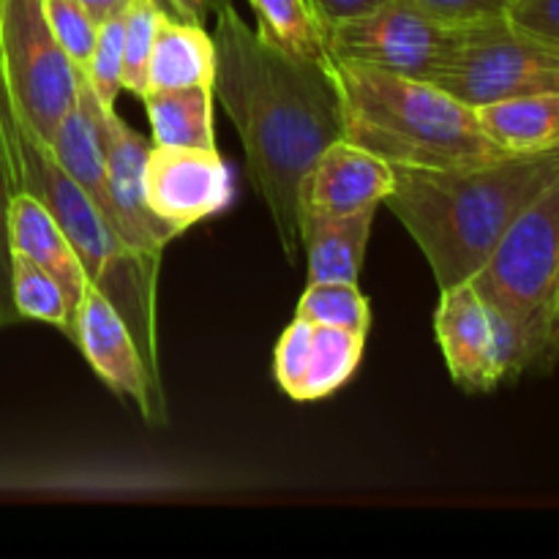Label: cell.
<instances>
[{
	"label": "cell",
	"instance_id": "1",
	"mask_svg": "<svg viewBox=\"0 0 559 559\" xmlns=\"http://www.w3.org/2000/svg\"><path fill=\"white\" fill-rule=\"evenodd\" d=\"M213 96L238 129L246 169L276 227L284 257L300 251V186L328 145L344 140L331 60H298L265 44L224 3L216 14Z\"/></svg>",
	"mask_w": 559,
	"mask_h": 559
},
{
	"label": "cell",
	"instance_id": "2",
	"mask_svg": "<svg viewBox=\"0 0 559 559\" xmlns=\"http://www.w3.org/2000/svg\"><path fill=\"white\" fill-rule=\"evenodd\" d=\"M557 173L559 151L456 169H396L385 205L445 289L484 267L506 229Z\"/></svg>",
	"mask_w": 559,
	"mask_h": 559
},
{
	"label": "cell",
	"instance_id": "3",
	"mask_svg": "<svg viewBox=\"0 0 559 559\" xmlns=\"http://www.w3.org/2000/svg\"><path fill=\"white\" fill-rule=\"evenodd\" d=\"M342 93L344 140L393 169H456L489 164L502 151L478 112L424 80L331 60Z\"/></svg>",
	"mask_w": 559,
	"mask_h": 559
},
{
	"label": "cell",
	"instance_id": "4",
	"mask_svg": "<svg viewBox=\"0 0 559 559\" xmlns=\"http://www.w3.org/2000/svg\"><path fill=\"white\" fill-rule=\"evenodd\" d=\"M3 134L16 191L33 194L52 213L69 243L74 246L87 282L102 289L104 298L118 309L129 331L134 333L153 380L162 382L156 336L158 262L145 260L120 243L107 218L60 167L55 153L49 151V142L41 140L22 118L11 93L3 96Z\"/></svg>",
	"mask_w": 559,
	"mask_h": 559
},
{
	"label": "cell",
	"instance_id": "5",
	"mask_svg": "<svg viewBox=\"0 0 559 559\" xmlns=\"http://www.w3.org/2000/svg\"><path fill=\"white\" fill-rule=\"evenodd\" d=\"M480 298L522 333L530 364L559 355V173L506 229L473 278Z\"/></svg>",
	"mask_w": 559,
	"mask_h": 559
},
{
	"label": "cell",
	"instance_id": "6",
	"mask_svg": "<svg viewBox=\"0 0 559 559\" xmlns=\"http://www.w3.org/2000/svg\"><path fill=\"white\" fill-rule=\"evenodd\" d=\"M435 85L467 107L559 91V44L508 14L469 22Z\"/></svg>",
	"mask_w": 559,
	"mask_h": 559
},
{
	"label": "cell",
	"instance_id": "7",
	"mask_svg": "<svg viewBox=\"0 0 559 559\" xmlns=\"http://www.w3.org/2000/svg\"><path fill=\"white\" fill-rule=\"evenodd\" d=\"M467 25L469 22L431 16L402 0H385L366 14L328 25L325 41L331 60L369 66L435 85Z\"/></svg>",
	"mask_w": 559,
	"mask_h": 559
},
{
	"label": "cell",
	"instance_id": "8",
	"mask_svg": "<svg viewBox=\"0 0 559 559\" xmlns=\"http://www.w3.org/2000/svg\"><path fill=\"white\" fill-rule=\"evenodd\" d=\"M0 66L20 115L49 140L74 107L82 71L49 31L44 0H0Z\"/></svg>",
	"mask_w": 559,
	"mask_h": 559
},
{
	"label": "cell",
	"instance_id": "9",
	"mask_svg": "<svg viewBox=\"0 0 559 559\" xmlns=\"http://www.w3.org/2000/svg\"><path fill=\"white\" fill-rule=\"evenodd\" d=\"M435 331L448 374L467 393L495 391L533 369L522 333L480 298L473 282L440 289Z\"/></svg>",
	"mask_w": 559,
	"mask_h": 559
},
{
	"label": "cell",
	"instance_id": "10",
	"mask_svg": "<svg viewBox=\"0 0 559 559\" xmlns=\"http://www.w3.org/2000/svg\"><path fill=\"white\" fill-rule=\"evenodd\" d=\"M142 189L153 216L175 235L218 216L233 202V173L216 147L156 145L147 151Z\"/></svg>",
	"mask_w": 559,
	"mask_h": 559
},
{
	"label": "cell",
	"instance_id": "11",
	"mask_svg": "<svg viewBox=\"0 0 559 559\" xmlns=\"http://www.w3.org/2000/svg\"><path fill=\"white\" fill-rule=\"evenodd\" d=\"M71 342L80 347L91 369L104 380V385L120 399L134 402L147 424L167 420V404L162 396V382L153 380L134 333L123 322L104 293L87 284L74 314Z\"/></svg>",
	"mask_w": 559,
	"mask_h": 559
},
{
	"label": "cell",
	"instance_id": "12",
	"mask_svg": "<svg viewBox=\"0 0 559 559\" xmlns=\"http://www.w3.org/2000/svg\"><path fill=\"white\" fill-rule=\"evenodd\" d=\"M364 349V333L295 317L273 349V377L295 402H320L353 380Z\"/></svg>",
	"mask_w": 559,
	"mask_h": 559
},
{
	"label": "cell",
	"instance_id": "13",
	"mask_svg": "<svg viewBox=\"0 0 559 559\" xmlns=\"http://www.w3.org/2000/svg\"><path fill=\"white\" fill-rule=\"evenodd\" d=\"M102 136L107 151L109 194L115 205V235L120 243L145 260L162 262L164 249L178 235L153 216L142 189V169L151 145L115 109L102 107Z\"/></svg>",
	"mask_w": 559,
	"mask_h": 559
},
{
	"label": "cell",
	"instance_id": "14",
	"mask_svg": "<svg viewBox=\"0 0 559 559\" xmlns=\"http://www.w3.org/2000/svg\"><path fill=\"white\" fill-rule=\"evenodd\" d=\"M396 183V169L374 153L336 140L322 151L300 186V213L349 216L385 205Z\"/></svg>",
	"mask_w": 559,
	"mask_h": 559
},
{
	"label": "cell",
	"instance_id": "15",
	"mask_svg": "<svg viewBox=\"0 0 559 559\" xmlns=\"http://www.w3.org/2000/svg\"><path fill=\"white\" fill-rule=\"evenodd\" d=\"M9 240L11 251H20L27 260L38 262L47 273L58 278L63 287L66 300H69L71 317L76 314L82 293L91 282L85 276L80 257L74 246L69 243L60 224L55 222L52 213L44 207L41 200H36L27 191H16L9 205Z\"/></svg>",
	"mask_w": 559,
	"mask_h": 559
},
{
	"label": "cell",
	"instance_id": "16",
	"mask_svg": "<svg viewBox=\"0 0 559 559\" xmlns=\"http://www.w3.org/2000/svg\"><path fill=\"white\" fill-rule=\"evenodd\" d=\"M377 211L349 216L300 213V246L309 260V284H358Z\"/></svg>",
	"mask_w": 559,
	"mask_h": 559
},
{
	"label": "cell",
	"instance_id": "17",
	"mask_svg": "<svg viewBox=\"0 0 559 559\" xmlns=\"http://www.w3.org/2000/svg\"><path fill=\"white\" fill-rule=\"evenodd\" d=\"M216 80V41L197 22L164 11L147 63V91L207 85ZM145 91V93H147Z\"/></svg>",
	"mask_w": 559,
	"mask_h": 559
},
{
	"label": "cell",
	"instance_id": "18",
	"mask_svg": "<svg viewBox=\"0 0 559 559\" xmlns=\"http://www.w3.org/2000/svg\"><path fill=\"white\" fill-rule=\"evenodd\" d=\"M486 134L511 156L559 151V91L475 107Z\"/></svg>",
	"mask_w": 559,
	"mask_h": 559
},
{
	"label": "cell",
	"instance_id": "19",
	"mask_svg": "<svg viewBox=\"0 0 559 559\" xmlns=\"http://www.w3.org/2000/svg\"><path fill=\"white\" fill-rule=\"evenodd\" d=\"M156 145L216 147L213 129V87L191 85L173 91H147L142 96Z\"/></svg>",
	"mask_w": 559,
	"mask_h": 559
},
{
	"label": "cell",
	"instance_id": "20",
	"mask_svg": "<svg viewBox=\"0 0 559 559\" xmlns=\"http://www.w3.org/2000/svg\"><path fill=\"white\" fill-rule=\"evenodd\" d=\"M257 14V33L278 52L298 60H331L325 27L306 0H249Z\"/></svg>",
	"mask_w": 559,
	"mask_h": 559
},
{
	"label": "cell",
	"instance_id": "21",
	"mask_svg": "<svg viewBox=\"0 0 559 559\" xmlns=\"http://www.w3.org/2000/svg\"><path fill=\"white\" fill-rule=\"evenodd\" d=\"M11 304L20 320L52 325L69 338L74 333V317L58 278L20 251H11Z\"/></svg>",
	"mask_w": 559,
	"mask_h": 559
},
{
	"label": "cell",
	"instance_id": "22",
	"mask_svg": "<svg viewBox=\"0 0 559 559\" xmlns=\"http://www.w3.org/2000/svg\"><path fill=\"white\" fill-rule=\"evenodd\" d=\"M295 317L322 322L331 328H344L369 336L371 306L369 298L358 289V284L344 282H320L309 284L295 306Z\"/></svg>",
	"mask_w": 559,
	"mask_h": 559
},
{
	"label": "cell",
	"instance_id": "23",
	"mask_svg": "<svg viewBox=\"0 0 559 559\" xmlns=\"http://www.w3.org/2000/svg\"><path fill=\"white\" fill-rule=\"evenodd\" d=\"M164 11L158 0H131L123 11V91L140 98L147 91V63Z\"/></svg>",
	"mask_w": 559,
	"mask_h": 559
},
{
	"label": "cell",
	"instance_id": "24",
	"mask_svg": "<svg viewBox=\"0 0 559 559\" xmlns=\"http://www.w3.org/2000/svg\"><path fill=\"white\" fill-rule=\"evenodd\" d=\"M87 82L104 109H115L123 91V14L98 25L96 47L85 69Z\"/></svg>",
	"mask_w": 559,
	"mask_h": 559
},
{
	"label": "cell",
	"instance_id": "25",
	"mask_svg": "<svg viewBox=\"0 0 559 559\" xmlns=\"http://www.w3.org/2000/svg\"><path fill=\"white\" fill-rule=\"evenodd\" d=\"M44 14H47L49 31L58 38L71 63L85 71L98 36V22L93 20L91 11L76 0H44Z\"/></svg>",
	"mask_w": 559,
	"mask_h": 559
},
{
	"label": "cell",
	"instance_id": "26",
	"mask_svg": "<svg viewBox=\"0 0 559 559\" xmlns=\"http://www.w3.org/2000/svg\"><path fill=\"white\" fill-rule=\"evenodd\" d=\"M3 93H5V76L3 66H0V328L16 322L14 304H11V240H9V205L11 197L16 194L14 175H11V158L5 151V134H3Z\"/></svg>",
	"mask_w": 559,
	"mask_h": 559
},
{
	"label": "cell",
	"instance_id": "27",
	"mask_svg": "<svg viewBox=\"0 0 559 559\" xmlns=\"http://www.w3.org/2000/svg\"><path fill=\"white\" fill-rule=\"evenodd\" d=\"M402 3L448 22H475L508 14L513 0H402Z\"/></svg>",
	"mask_w": 559,
	"mask_h": 559
},
{
	"label": "cell",
	"instance_id": "28",
	"mask_svg": "<svg viewBox=\"0 0 559 559\" xmlns=\"http://www.w3.org/2000/svg\"><path fill=\"white\" fill-rule=\"evenodd\" d=\"M508 16L524 31L559 44V0H513Z\"/></svg>",
	"mask_w": 559,
	"mask_h": 559
},
{
	"label": "cell",
	"instance_id": "29",
	"mask_svg": "<svg viewBox=\"0 0 559 559\" xmlns=\"http://www.w3.org/2000/svg\"><path fill=\"white\" fill-rule=\"evenodd\" d=\"M314 16L320 20L322 27L333 25V22L349 20V16L366 14V11L377 9L385 0H306Z\"/></svg>",
	"mask_w": 559,
	"mask_h": 559
},
{
	"label": "cell",
	"instance_id": "30",
	"mask_svg": "<svg viewBox=\"0 0 559 559\" xmlns=\"http://www.w3.org/2000/svg\"><path fill=\"white\" fill-rule=\"evenodd\" d=\"M164 3H167V11L173 16H180V20L186 22H197V25H205L211 0H164Z\"/></svg>",
	"mask_w": 559,
	"mask_h": 559
},
{
	"label": "cell",
	"instance_id": "31",
	"mask_svg": "<svg viewBox=\"0 0 559 559\" xmlns=\"http://www.w3.org/2000/svg\"><path fill=\"white\" fill-rule=\"evenodd\" d=\"M76 3L85 5L87 11H91L93 20L102 25L104 20H112V16H120L126 11V5L131 3V0H76Z\"/></svg>",
	"mask_w": 559,
	"mask_h": 559
},
{
	"label": "cell",
	"instance_id": "32",
	"mask_svg": "<svg viewBox=\"0 0 559 559\" xmlns=\"http://www.w3.org/2000/svg\"><path fill=\"white\" fill-rule=\"evenodd\" d=\"M158 3H162V5H164V9H167V3H164V0H158Z\"/></svg>",
	"mask_w": 559,
	"mask_h": 559
}]
</instances>
